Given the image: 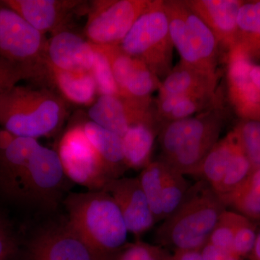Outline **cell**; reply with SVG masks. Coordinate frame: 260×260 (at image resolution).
I'll use <instances>...</instances> for the list:
<instances>
[{"instance_id": "6da1fadb", "label": "cell", "mask_w": 260, "mask_h": 260, "mask_svg": "<svg viewBox=\"0 0 260 260\" xmlns=\"http://www.w3.org/2000/svg\"><path fill=\"white\" fill-rule=\"evenodd\" d=\"M65 218L93 260H113L127 244L128 232L119 207L104 190L70 192L62 203Z\"/></svg>"}, {"instance_id": "7a4b0ae2", "label": "cell", "mask_w": 260, "mask_h": 260, "mask_svg": "<svg viewBox=\"0 0 260 260\" xmlns=\"http://www.w3.org/2000/svg\"><path fill=\"white\" fill-rule=\"evenodd\" d=\"M226 208L208 182L197 181L175 211L157 228L155 242L174 251H200Z\"/></svg>"}, {"instance_id": "3957f363", "label": "cell", "mask_w": 260, "mask_h": 260, "mask_svg": "<svg viewBox=\"0 0 260 260\" xmlns=\"http://www.w3.org/2000/svg\"><path fill=\"white\" fill-rule=\"evenodd\" d=\"M225 120L222 105L191 117L160 126L159 160L183 175H196L214 145L218 143Z\"/></svg>"}, {"instance_id": "277c9868", "label": "cell", "mask_w": 260, "mask_h": 260, "mask_svg": "<svg viewBox=\"0 0 260 260\" xmlns=\"http://www.w3.org/2000/svg\"><path fill=\"white\" fill-rule=\"evenodd\" d=\"M66 116V102L47 87L18 85L0 97V127L15 136H54Z\"/></svg>"}, {"instance_id": "5b68a950", "label": "cell", "mask_w": 260, "mask_h": 260, "mask_svg": "<svg viewBox=\"0 0 260 260\" xmlns=\"http://www.w3.org/2000/svg\"><path fill=\"white\" fill-rule=\"evenodd\" d=\"M169 34L180 62L216 74L220 44L212 30L181 0H164Z\"/></svg>"}, {"instance_id": "8992f818", "label": "cell", "mask_w": 260, "mask_h": 260, "mask_svg": "<svg viewBox=\"0 0 260 260\" xmlns=\"http://www.w3.org/2000/svg\"><path fill=\"white\" fill-rule=\"evenodd\" d=\"M119 47L162 80L173 69L174 46L164 0H150Z\"/></svg>"}, {"instance_id": "52a82bcc", "label": "cell", "mask_w": 260, "mask_h": 260, "mask_svg": "<svg viewBox=\"0 0 260 260\" xmlns=\"http://www.w3.org/2000/svg\"><path fill=\"white\" fill-rule=\"evenodd\" d=\"M45 35L0 1V57L23 68L30 80L47 83Z\"/></svg>"}, {"instance_id": "ba28073f", "label": "cell", "mask_w": 260, "mask_h": 260, "mask_svg": "<svg viewBox=\"0 0 260 260\" xmlns=\"http://www.w3.org/2000/svg\"><path fill=\"white\" fill-rule=\"evenodd\" d=\"M71 183L57 152L39 143L29 159L19 204L52 213L62 205Z\"/></svg>"}, {"instance_id": "9c48e42d", "label": "cell", "mask_w": 260, "mask_h": 260, "mask_svg": "<svg viewBox=\"0 0 260 260\" xmlns=\"http://www.w3.org/2000/svg\"><path fill=\"white\" fill-rule=\"evenodd\" d=\"M56 151L64 174L73 184L88 191H99L111 181L102 158L84 131L83 123L65 130Z\"/></svg>"}, {"instance_id": "30bf717a", "label": "cell", "mask_w": 260, "mask_h": 260, "mask_svg": "<svg viewBox=\"0 0 260 260\" xmlns=\"http://www.w3.org/2000/svg\"><path fill=\"white\" fill-rule=\"evenodd\" d=\"M150 0H95L88 8L84 28L87 40L95 45H119Z\"/></svg>"}, {"instance_id": "8fae6325", "label": "cell", "mask_w": 260, "mask_h": 260, "mask_svg": "<svg viewBox=\"0 0 260 260\" xmlns=\"http://www.w3.org/2000/svg\"><path fill=\"white\" fill-rule=\"evenodd\" d=\"M20 260H93L65 216L37 228L24 244Z\"/></svg>"}, {"instance_id": "7c38bea8", "label": "cell", "mask_w": 260, "mask_h": 260, "mask_svg": "<svg viewBox=\"0 0 260 260\" xmlns=\"http://www.w3.org/2000/svg\"><path fill=\"white\" fill-rule=\"evenodd\" d=\"M138 178L156 223L175 211L191 185L184 175L160 160L150 162Z\"/></svg>"}, {"instance_id": "4fadbf2b", "label": "cell", "mask_w": 260, "mask_h": 260, "mask_svg": "<svg viewBox=\"0 0 260 260\" xmlns=\"http://www.w3.org/2000/svg\"><path fill=\"white\" fill-rule=\"evenodd\" d=\"M89 120L114 134L123 136L131 126L140 124L158 126L152 98L132 99L121 95H99L89 108Z\"/></svg>"}, {"instance_id": "5bb4252c", "label": "cell", "mask_w": 260, "mask_h": 260, "mask_svg": "<svg viewBox=\"0 0 260 260\" xmlns=\"http://www.w3.org/2000/svg\"><path fill=\"white\" fill-rule=\"evenodd\" d=\"M254 63L238 44L227 51L228 98L241 120L260 119V95L249 74Z\"/></svg>"}, {"instance_id": "9a60e30c", "label": "cell", "mask_w": 260, "mask_h": 260, "mask_svg": "<svg viewBox=\"0 0 260 260\" xmlns=\"http://www.w3.org/2000/svg\"><path fill=\"white\" fill-rule=\"evenodd\" d=\"M39 143L0 127V194L5 199L19 203L29 159Z\"/></svg>"}, {"instance_id": "2e32d148", "label": "cell", "mask_w": 260, "mask_h": 260, "mask_svg": "<svg viewBox=\"0 0 260 260\" xmlns=\"http://www.w3.org/2000/svg\"><path fill=\"white\" fill-rule=\"evenodd\" d=\"M95 46L109 61L119 95L151 99L152 93L158 90L161 80L144 63L126 54L119 45Z\"/></svg>"}, {"instance_id": "e0dca14e", "label": "cell", "mask_w": 260, "mask_h": 260, "mask_svg": "<svg viewBox=\"0 0 260 260\" xmlns=\"http://www.w3.org/2000/svg\"><path fill=\"white\" fill-rule=\"evenodd\" d=\"M103 190L112 197L122 214L129 234L138 240L156 223L138 177L114 179Z\"/></svg>"}, {"instance_id": "ac0fdd59", "label": "cell", "mask_w": 260, "mask_h": 260, "mask_svg": "<svg viewBox=\"0 0 260 260\" xmlns=\"http://www.w3.org/2000/svg\"><path fill=\"white\" fill-rule=\"evenodd\" d=\"M95 56L91 43L66 29L52 34L47 40L46 63L56 69L91 73Z\"/></svg>"}, {"instance_id": "d6986e66", "label": "cell", "mask_w": 260, "mask_h": 260, "mask_svg": "<svg viewBox=\"0 0 260 260\" xmlns=\"http://www.w3.org/2000/svg\"><path fill=\"white\" fill-rule=\"evenodd\" d=\"M32 28L45 35L64 30L73 12L83 2L76 0H3Z\"/></svg>"}, {"instance_id": "ffe728a7", "label": "cell", "mask_w": 260, "mask_h": 260, "mask_svg": "<svg viewBox=\"0 0 260 260\" xmlns=\"http://www.w3.org/2000/svg\"><path fill=\"white\" fill-rule=\"evenodd\" d=\"M244 1L186 0L187 6L212 30L226 52L237 44V18Z\"/></svg>"}, {"instance_id": "44dd1931", "label": "cell", "mask_w": 260, "mask_h": 260, "mask_svg": "<svg viewBox=\"0 0 260 260\" xmlns=\"http://www.w3.org/2000/svg\"><path fill=\"white\" fill-rule=\"evenodd\" d=\"M218 75L179 62L160 82L158 98L217 96Z\"/></svg>"}, {"instance_id": "7402d4cb", "label": "cell", "mask_w": 260, "mask_h": 260, "mask_svg": "<svg viewBox=\"0 0 260 260\" xmlns=\"http://www.w3.org/2000/svg\"><path fill=\"white\" fill-rule=\"evenodd\" d=\"M82 123L85 134L102 158L111 181L123 177L129 169L121 137L89 119Z\"/></svg>"}, {"instance_id": "603a6c76", "label": "cell", "mask_w": 260, "mask_h": 260, "mask_svg": "<svg viewBox=\"0 0 260 260\" xmlns=\"http://www.w3.org/2000/svg\"><path fill=\"white\" fill-rule=\"evenodd\" d=\"M48 83L55 87L65 102L78 105L91 106L98 94L96 83L90 73L64 71L49 66Z\"/></svg>"}, {"instance_id": "cb8c5ba5", "label": "cell", "mask_w": 260, "mask_h": 260, "mask_svg": "<svg viewBox=\"0 0 260 260\" xmlns=\"http://www.w3.org/2000/svg\"><path fill=\"white\" fill-rule=\"evenodd\" d=\"M240 148L237 135L232 130L214 145L202 162L194 177L199 178V180L206 181L213 189H215Z\"/></svg>"}, {"instance_id": "d4e9b609", "label": "cell", "mask_w": 260, "mask_h": 260, "mask_svg": "<svg viewBox=\"0 0 260 260\" xmlns=\"http://www.w3.org/2000/svg\"><path fill=\"white\" fill-rule=\"evenodd\" d=\"M158 132V126L140 124L131 126L121 137L128 169L142 171L153 161L152 153Z\"/></svg>"}, {"instance_id": "484cf974", "label": "cell", "mask_w": 260, "mask_h": 260, "mask_svg": "<svg viewBox=\"0 0 260 260\" xmlns=\"http://www.w3.org/2000/svg\"><path fill=\"white\" fill-rule=\"evenodd\" d=\"M218 95L215 97L169 96L158 98L155 115L158 125L186 119L220 105Z\"/></svg>"}, {"instance_id": "4316f807", "label": "cell", "mask_w": 260, "mask_h": 260, "mask_svg": "<svg viewBox=\"0 0 260 260\" xmlns=\"http://www.w3.org/2000/svg\"><path fill=\"white\" fill-rule=\"evenodd\" d=\"M237 44L254 62L260 60V1H244L241 7Z\"/></svg>"}, {"instance_id": "83f0119b", "label": "cell", "mask_w": 260, "mask_h": 260, "mask_svg": "<svg viewBox=\"0 0 260 260\" xmlns=\"http://www.w3.org/2000/svg\"><path fill=\"white\" fill-rule=\"evenodd\" d=\"M221 200L243 216L260 222V168L253 169L239 187Z\"/></svg>"}, {"instance_id": "f1b7e54d", "label": "cell", "mask_w": 260, "mask_h": 260, "mask_svg": "<svg viewBox=\"0 0 260 260\" xmlns=\"http://www.w3.org/2000/svg\"><path fill=\"white\" fill-rule=\"evenodd\" d=\"M252 169L250 161L241 146L228 168L223 179L214 190L222 199L239 187L249 177Z\"/></svg>"}, {"instance_id": "f546056e", "label": "cell", "mask_w": 260, "mask_h": 260, "mask_svg": "<svg viewBox=\"0 0 260 260\" xmlns=\"http://www.w3.org/2000/svg\"><path fill=\"white\" fill-rule=\"evenodd\" d=\"M233 130L253 169L260 168V119L240 120Z\"/></svg>"}, {"instance_id": "4dcf8cb0", "label": "cell", "mask_w": 260, "mask_h": 260, "mask_svg": "<svg viewBox=\"0 0 260 260\" xmlns=\"http://www.w3.org/2000/svg\"><path fill=\"white\" fill-rule=\"evenodd\" d=\"M95 51V61L91 74L96 83L98 94L99 95H119V89L116 85L112 68L107 56L96 46L92 44Z\"/></svg>"}, {"instance_id": "1f68e13d", "label": "cell", "mask_w": 260, "mask_h": 260, "mask_svg": "<svg viewBox=\"0 0 260 260\" xmlns=\"http://www.w3.org/2000/svg\"><path fill=\"white\" fill-rule=\"evenodd\" d=\"M241 214L225 210L210 234L208 242L227 251L232 255L233 240Z\"/></svg>"}, {"instance_id": "d6a6232c", "label": "cell", "mask_w": 260, "mask_h": 260, "mask_svg": "<svg viewBox=\"0 0 260 260\" xmlns=\"http://www.w3.org/2000/svg\"><path fill=\"white\" fill-rule=\"evenodd\" d=\"M257 232L255 223L241 215L234 233L232 255L243 259L249 257L255 244Z\"/></svg>"}, {"instance_id": "836d02e7", "label": "cell", "mask_w": 260, "mask_h": 260, "mask_svg": "<svg viewBox=\"0 0 260 260\" xmlns=\"http://www.w3.org/2000/svg\"><path fill=\"white\" fill-rule=\"evenodd\" d=\"M168 254L160 246L138 240L127 243L118 251L113 260H164Z\"/></svg>"}, {"instance_id": "e575fe53", "label": "cell", "mask_w": 260, "mask_h": 260, "mask_svg": "<svg viewBox=\"0 0 260 260\" xmlns=\"http://www.w3.org/2000/svg\"><path fill=\"white\" fill-rule=\"evenodd\" d=\"M23 80H30V78L23 68L0 57V97Z\"/></svg>"}, {"instance_id": "d590c367", "label": "cell", "mask_w": 260, "mask_h": 260, "mask_svg": "<svg viewBox=\"0 0 260 260\" xmlns=\"http://www.w3.org/2000/svg\"><path fill=\"white\" fill-rule=\"evenodd\" d=\"M19 243L10 223L0 218V260H11L18 254Z\"/></svg>"}, {"instance_id": "8d00e7d4", "label": "cell", "mask_w": 260, "mask_h": 260, "mask_svg": "<svg viewBox=\"0 0 260 260\" xmlns=\"http://www.w3.org/2000/svg\"><path fill=\"white\" fill-rule=\"evenodd\" d=\"M203 260H227L232 256L230 253L208 242L200 249Z\"/></svg>"}, {"instance_id": "74e56055", "label": "cell", "mask_w": 260, "mask_h": 260, "mask_svg": "<svg viewBox=\"0 0 260 260\" xmlns=\"http://www.w3.org/2000/svg\"><path fill=\"white\" fill-rule=\"evenodd\" d=\"M172 256L174 260H203L200 250L175 251Z\"/></svg>"}, {"instance_id": "f35d334b", "label": "cell", "mask_w": 260, "mask_h": 260, "mask_svg": "<svg viewBox=\"0 0 260 260\" xmlns=\"http://www.w3.org/2000/svg\"><path fill=\"white\" fill-rule=\"evenodd\" d=\"M249 74L260 95V64L254 63L251 66Z\"/></svg>"}, {"instance_id": "ab89813d", "label": "cell", "mask_w": 260, "mask_h": 260, "mask_svg": "<svg viewBox=\"0 0 260 260\" xmlns=\"http://www.w3.org/2000/svg\"><path fill=\"white\" fill-rule=\"evenodd\" d=\"M249 258L250 260H260V229L258 231L255 244Z\"/></svg>"}, {"instance_id": "60d3db41", "label": "cell", "mask_w": 260, "mask_h": 260, "mask_svg": "<svg viewBox=\"0 0 260 260\" xmlns=\"http://www.w3.org/2000/svg\"><path fill=\"white\" fill-rule=\"evenodd\" d=\"M227 260H244L243 258L239 257V256L232 255L229 256V259Z\"/></svg>"}, {"instance_id": "b9f144b4", "label": "cell", "mask_w": 260, "mask_h": 260, "mask_svg": "<svg viewBox=\"0 0 260 260\" xmlns=\"http://www.w3.org/2000/svg\"><path fill=\"white\" fill-rule=\"evenodd\" d=\"M164 260H174V258H173L172 255H171L170 254H169L168 253V254L167 256H166L165 259Z\"/></svg>"}]
</instances>
